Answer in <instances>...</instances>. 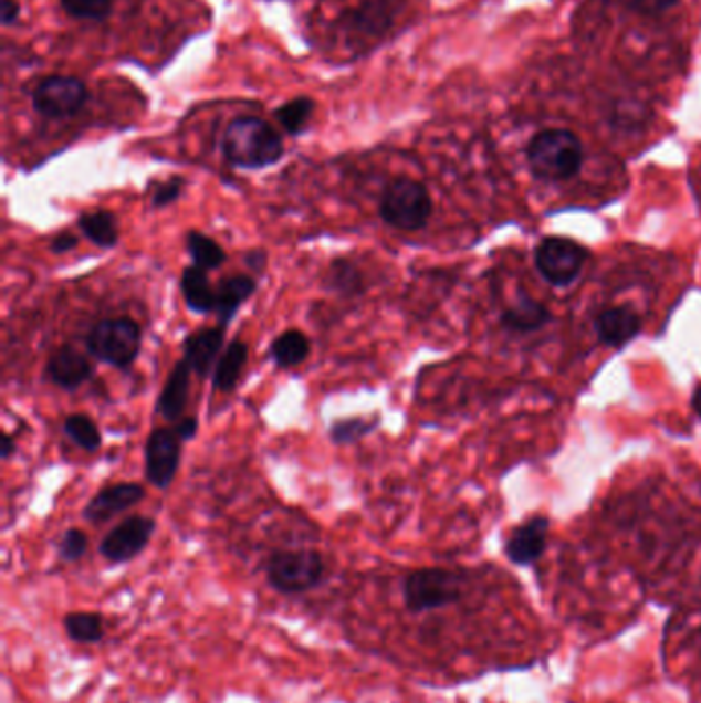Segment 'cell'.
Segmentation results:
<instances>
[{"label": "cell", "instance_id": "cell-1", "mask_svg": "<svg viewBox=\"0 0 701 703\" xmlns=\"http://www.w3.org/2000/svg\"><path fill=\"white\" fill-rule=\"evenodd\" d=\"M222 155L237 169H265L284 157V140L262 117H237L222 136Z\"/></svg>", "mask_w": 701, "mask_h": 703}, {"label": "cell", "instance_id": "cell-2", "mask_svg": "<svg viewBox=\"0 0 701 703\" xmlns=\"http://www.w3.org/2000/svg\"><path fill=\"white\" fill-rule=\"evenodd\" d=\"M531 171L547 181L571 179L580 171L583 145L571 130H543L526 148Z\"/></svg>", "mask_w": 701, "mask_h": 703}, {"label": "cell", "instance_id": "cell-3", "mask_svg": "<svg viewBox=\"0 0 701 703\" xmlns=\"http://www.w3.org/2000/svg\"><path fill=\"white\" fill-rule=\"evenodd\" d=\"M379 214L385 224L394 227L397 231H420L432 217L430 191L426 190L425 183L416 179L397 177L383 188Z\"/></svg>", "mask_w": 701, "mask_h": 703}, {"label": "cell", "instance_id": "cell-4", "mask_svg": "<svg viewBox=\"0 0 701 703\" xmlns=\"http://www.w3.org/2000/svg\"><path fill=\"white\" fill-rule=\"evenodd\" d=\"M87 352L105 365L128 368L138 358L143 346V329L130 317L103 319L88 332Z\"/></svg>", "mask_w": 701, "mask_h": 703}, {"label": "cell", "instance_id": "cell-5", "mask_svg": "<svg viewBox=\"0 0 701 703\" xmlns=\"http://www.w3.org/2000/svg\"><path fill=\"white\" fill-rule=\"evenodd\" d=\"M270 586L282 595H301L322 585L325 562L315 549L276 552L265 564Z\"/></svg>", "mask_w": 701, "mask_h": 703}, {"label": "cell", "instance_id": "cell-6", "mask_svg": "<svg viewBox=\"0 0 701 703\" xmlns=\"http://www.w3.org/2000/svg\"><path fill=\"white\" fill-rule=\"evenodd\" d=\"M463 597V578L444 568L411 571L404 583V601L411 613L453 605Z\"/></svg>", "mask_w": 701, "mask_h": 703}, {"label": "cell", "instance_id": "cell-7", "mask_svg": "<svg viewBox=\"0 0 701 703\" xmlns=\"http://www.w3.org/2000/svg\"><path fill=\"white\" fill-rule=\"evenodd\" d=\"M588 251L566 237H547L535 250V265L552 286H568L583 272Z\"/></svg>", "mask_w": 701, "mask_h": 703}, {"label": "cell", "instance_id": "cell-8", "mask_svg": "<svg viewBox=\"0 0 701 703\" xmlns=\"http://www.w3.org/2000/svg\"><path fill=\"white\" fill-rule=\"evenodd\" d=\"M33 107L38 114L50 119L73 117L87 105L88 88L76 76L52 74L33 91Z\"/></svg>", "mask_w": 701, "mask_h": 703}, {"label": "cell", "instance_id": "cell-9", "mask_svg": "<svg viewBox=\"0 0 701 703\" xmlns=\"http://www.w3.org/2000/svg\"><path fill=\"white\" fill-rule=\"evenodd\" d=\"M155 528L157 523L153 516H145V514L128 516L103 537L100 543V554L109 564H128L147 549L148 542L155 535Z\"/></svg>", "mask_w": 701, "mask_h": 703}, {"label": "cell", "instance_id": "cell-10", "mask_svg": "<svg viewBox=\"0 0 701 703\" xmlns=\"http://www.w3.org/2000/svg\"><path fill=\"white\" fill-rule=\"evenodd\" d=\"M181 442L176 430L155 428L145 444V475L148 484L167 490L174 484L181 463Z\"/></svg>", "mask_w": 701, "mask_h": 703}, {"label": "cell", "instance_id": "cell-11", "mask_svg": "<svg viewBox=\"0 0 701 703\" xmlns=\"http://www.w3.org/2000/svg\"><path fill=\"white\" fill-rule=\"evenodd\" d=\"M145 494L147 492L143 485L132 484V482L107 485V487H103L102 492H97L93 499L88 500L83 516L91 523H105L117 514L130 511L132 506L140 504L145 500Z\"/></svg>", "mask_w": 701, "mask_h": 703}, {"label": "cell", "instance_id": "cell-12", "mask_svg": "<svg viewBox=\"0 0 701 703\" xmlns=\"http://www.w3.org/2000/svg\"><path fill=\"white\" fill-rule=\"evenodd\" d=\"M547 533L550 521L545 516H533L512 531L511 537L504 543V554L516 566H531L543 556Z\"/></svg>", "mask_w": 701, "mask_h": 703}, {"label": "cell", "instance_id": "cell-13", "mask_svg": "<svg viewBox=\"0 0 701 703\" xmlns=\"http://www.w3.org/2000/svg\"><path fill=\"white\" fill-rule=\"evenodd\" d=\"M45 377L60 389L74 391L93 377V365L83 352L73 346H60L45 363Z\"/></svg>", "mask_w": 701, "mask_h": 703}, {"label": "cell", "instance_id": "cell-14", "mask_svg": "<svg viewBox=\"0 0 701 703\" xmlns=\"http://www.w3.org/2000/svg\"><path fill=\"white\" fill-rule=\"evenodd\" d=\"M224 344V325L205 327L196 334H191L184 342V360L190 365L191 373H196L200 379H206L212 368L217 367V358Z\"/></svg>", "mask_w": 701, "mask_h": 703}, {"label": "cell", "instance_id": "cell-15", "mask_svg": "<svg viewBox=\"0 0 701 703\" xmlns=\"http://www.w3.org/2000/svg\"><path fill=\"white\" fill-rule=\"evenodd\" d=\"M640 332H642V319L634 308H605L595 319V334L609 348L626 346Z\"/></svg>", "mask_w": 701, "mask_h": 703}, {"label": "cell", "instance_id": "cell-16", "mask_svg": "<svg viewBox=\"0 0 701 703\" xmlns=\"http://www.w3.org/2000/svg\"><path fill=\"white\" fill-rule=\"evenodd\" d=\"M191 368L186 360H179L174 370L163 382L161 394L157 399V411L169 422H179L190 399Z\"/></svg>", "mask_w": 701, "mask_h": 703}, {"label": "cell", "instance_id": "cell-17", "mask_svg": "<svg viewBox=\"0 0 701 703\" xmlns=\"http://www.w3.org/2000/svg\"><path fill=\"white\" fill-rule=\"evenodd\" d=\"M550 322H552V313L547 311V307H543L540 301L523 293L519 294L500 315V323L509 332H519V334L537 332Z\"/></svg>", "mask_w": 701, "mask_h": 703}, {"label": "cell", "instance_id": "cell-18", "mask_svg": "<svg viewBox=\"0 0 701 703\" xmlns=\"http://www.w3.org/2000/svg\"><path fill=\"white\" fill-rule=\"evenodd\" d=\"M179 288L184 294L186 305L198 315L206 313H215L217 307V288H212L210 279H208V270L200 265L191 264L181 272L179 280Z\"/></svg>", "mask_w": 701, "mask_h": 703}, {"label": "cell", "instance_id": "cell-19", "mask_svg": "<svg viewBox=\"0 0 701 703\" xmlns=\"http://www.w3.org/2000/svg\"><path fill=\"white\" fill-rule=\"evenodd\" d=\"M258 288L255 280L245 274H239V276H231V279H224L217 288V307L215 313L219 317L220 325H229L233 322L237 311L241 308L243 303H248L249 298L253 296Z\"/></svg>", "mask_w": 701, "mask_h": 703}, {"label": "cell", "instance_id": "cell-20", "mask_svg": "<svg viewBox=\"0 0 701 703\" xmlns=\"http://www.w3.org/2000/svg\"><path fill=\"white\" fill-rule=\"evenodd\" d=\"M248 358V344L241 342V339L231 342L227 346V350L222 352V356H220L219 363L215 367V373H212L215 389L220 391V394H231L237 387L239 379H241V375H243Z\"/></svg>", "mask_w": 701, "mask_h": 703}, {"label": "cell", "instance_id": "cell-21", "mask_svg": "<svg viewBox=\"0 0 701 703\" xmlns=\"http://www.w3.org/2000/svg\"><path fill=\"white\" fill-rule=\"evenodd\" d=\"M311 354V342L301 329L282 332L270 346V356L280 370L301 367Z\"/></svg>", "mask_w": 701, "mask_h": 703}, {"label": "cell", "instance_id": "cell-22", "mask_svg": "<svg viewBox=\"0 0 701 703\" xmlns=\"http://www.w3.org/2000/svg\"><path fill=\"white\" fill-rule=\"evenodd\" d=\"M79 229L83 237L97 245L100 250H112L116 248L119 239V224L116 214L109 210H93L79 217Z\"/></svg>", "mask_w": 701, "mask_h": 703}, {"label": "cell", "instance_id": "cell-23", "mask_svg": "<svg viewBox=\"0 0 701 703\" xmlns=\"http://www.w3.org/2000/svg\"><path fill=\"white\" fill-rule=\"evenodd\" d=\"M397 13V0H365L354 11V23L358 30L377 35L394 23Z\"/></svg>", "mask_w": 701, "mask_h": 703}, {"label": "cell", "instance_id": "cell-24", "mask_svg": "<svg viewBox=\"0 0 701 703\" xmlns=\"http://www.w3.org/2000/svg\"><path fill=\"white\" fill-rule=\"evenodd\" d=\"M64 631L76 644H97L105 636V619L95 611H74L64 617Z\"/></svg>", "mask_w": 701, "mask_h": 703}, {"label": "cell", "instance_id": "cell-25", "mask_svg": "<svg viewBox=\"0 0 701 703\" xmlns=\"http://www.w3.org/2000/svg\"><path fill=\"white\" fill-rule=\"evenodd\" d=\"M323 284L327 291H334L344 296H358L365 291V279L360 270L348 260H336L327 265Z\"/></svg>", "mask_w": 701, "mask_h": 703}, {"label": "cell", "instance_id": "cell-26", "mask_svg": "<svg viewBox=\"0 0 701 703\" xmlns=\"http://www.w3.org/2000/svg\"><path fill=\"white\" fill-rule=\"evenodd\" d=\"M186 250L191 255V264L200 265L205 270H219L227 262V253L215 239L200 231L186 234Z\"/></svg>", "mask_w": 701, "mask_h": 703}, {"label": "cell", "instance_id": "cell-27", "mask_svg": "<svg viewBox=\"0 0 701 703\" xmlns=\"http://www.w3.org/2000/svg\"><path fill=\"white\" fill-rule=\"evenodd\" d=\"M64 434L73 440L74 444L87 453H95L102 449V432L97 424L85 413H71L64 420Z\"/></svg>", "mask_w": 701, "mask_h": 703}, {"label": "cell", "instance_id": "cell-28", "mask_svg": "<svg viewBox=\"0 0 701 703\" xmlns=\"http://www.w3.org/2000/svg\"><path fill=\"white\" fill-rule=\"evenodd\" d=\"M315 112V102L308 99V97H296L291 102L280 105L274 116H276L278 124L282 126V130L291 136L303 133L307 128L308 119Z\"/></svg>", "mask_w": 701, "mask_h": 703}, {"label": "cell", "instance_id": "cell-29", "mask_svg": "<svg viewBox=\"0 0 701 703\" xmlns=\"http://www.w3.org/2000/svg\"><path fill=\"white\" fill-rule=\"evenodd\" d=\"M380 424L379 416H373V418H344V420H336L334 424L329 426V439L334 444H354L358 440L366 439L377 426Z\"/></svg>", "mask_w": 701, "mask_h": 703}, {"label": "cell", "instance_id": "cell-30", "mask_svg": "<svg viewBox=\"0 0 701 703\" xmlns=\"http://www.w3.org/2000/svg\"><path fill=\"white\" fill-rule=\"evenodd\" d=\"M66 15L83 21H103L112 15L114 0H60Z\"/></svg>", "mask_w": 701, "mask_h": 703}, {"label": "cell", "instance_id": "cell-31", "mask_svg": "<svg viewBox=\"0 0 701 703\" xmlns=\"http://www.w3.org/2000/svg\"><path fill=\"white\" fill-rule=\"evenodd\" d=\"M88 537L81 528H69L60 539L59 554L64 562H79L87 554Z\"/></svg>", "mask_w": 701, "mask_h": 703}, {"label": "cell", "instance_id": "cell-32", "mask_svg": "<svg viewBox=\"0 0 701 703\" xmlns=\"http://www.w3.org/2000/svg\"><path fill=\"white\" fill-rule=\"evenodd\" d=\"M181 191H184V179H179V177L167 179L153 191L150 206L153 208H165V206L174 204L177 198L181 196Z\"/></svg>", "mask_w": 701, "mask_h": 703}, {"label": "cell", "instance_id": "cell-33", "mask_svg": "<svg viewBox=\"0 0 701 703\" xmlns=\"http://www.w3.org/2000/svg\"><path fill=\"white\" fill-rule=\"evenodd\" d=\"M629 9L644 13V15H660L672 9L679 0H626Z\"/></svg>", "mask_w": 701, "mask_h": 703}, {"label": "cell", "instance_id": "cell-34", "mask_svg": "<svg viewBox=\"0 0 701 703\" xmlns=\"http://www.w3.org/2000/svg\"><path fill=\"white\" fill-rule=\"evenodd\" d=\"M79 245V237L73 233H69V231H64V233H59L56 237H52V241H50V251L52 253H69V251H73L74 248Z\"/></svg>", "mask_w": 701, "mask_h": 703}, {"label": "cell", "instance_id": "cell-35", "mask_svg": "<svg viewBox=\"0 0 701 703\" xmlns=\"http://www.w3.org/2000/svg\"><path fill=\"white\" fill-rule=\"evenodd\" d=\"M19 13H21V7L17 0H0V21L4 28L17 23Z\"/></svg>", "mask_w": 701, "mask_h": 703}, {"label": "cell", "instance_id": "cell-36", "mask_svg": "<svg viewBox=\"0 0 701 703\" xmlns=\"http://www.w3.org/2000/svg\"><path fill=\"white\" fill-rule=\"evenodd\" d=\"M177 437L184 440V442H188V440L193 439L196 434H198V420L193 418V416H188V418H181L179 422H176Z\"/></svg>", "mask_w": 701, "mask_h": 703}, {"label": "cell", "instance_id": "cell-37", "mask_svg": "<svg viewBox=\"0 0 701 703\" xmlns=\"http://www.w3.org/2000/svg\"><path fill=\"white\" fill-rule=\"evenodd\" d=\"M17 451V442L11 434H2V439H0V457L7 461V459H11Z\"/></svg>", "mask_w": 701, "mask_h": 703}, {"label": "cell", "instance_id": "cell-38", "mask_svg": "<svg viewBox=\"0 0 701 703\" xmlns=\"http://www.w3.org/2000/svg\"><path fill=\"white\" fill-rule=\"evenodd\" d=\"M245 264L255 272H262L263 265H265V251H249L245 255Z\"/></svg>", "mask_w": 701, "mask_h": 703}, {"label": "cell", "instance_id": "cell-39", "mask_svg": "<svg viewBox=\"0 0 701 703\" xmlns=\"http://www.w3.org/2000/svg\"><path fill=\"white\" fill-rule=\"evenodd\" d=\"M691 406H693V410L700 416L701 420V385L693 391V396H691Z\"/></svg>", "mask_w": 701, "mask_h": 703}]
</instances>
